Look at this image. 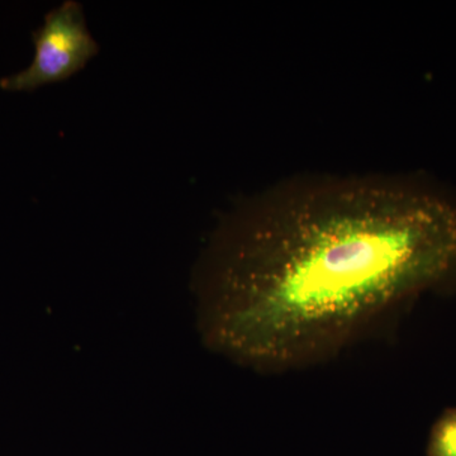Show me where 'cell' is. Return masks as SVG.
<instances>
[{
    "mask_svg": "<svg viewBox=\"0 0 456 456\" xmlns=\"http://www.w3.org/2000/svg\"><path fill=\"white\" fill-rule=\"evenodd\" d=\"M455 272L452 198L386 176L297 179L218 231L200 277L203 331L251 367H298Z\"/></svg>",
    "mask_w": 456,
    "mask_h": 456,
    "instance_id": "1",
    "label": "cell"
},
{
    "mask_svg": "<svg viewBox=\"0 0 456 456\" xmlns=\"http://www.w3.org/2000/svg\"><path fill=\"white\" fill-rule=\"evenodd\" d=\"M428 456H456V408L448 411L432 428Z\"/></svg>",
    "mask_w": 456,
    "mask_h": 456,
    "instance_id": "3",
    "label": "cell"
},
{
    "mask_svg": "<svg viewBox=\"0 0 456 456\" xmlns=\"http://www.w3.org/2000/svg\"><path fill=\"white\" fill-rule=\"evenodd\" d=\"M35 56L20 73L3 77L0 88L8 92H32L64 82L82 70L97 55V41L86 26L83 5L66 0L45 17L44 25L33 32Z\"/></svg>",
    "mask_w": 456,
    "mask_h": 456,
    "instance_id": "2",
    "label": "cell"
}]
</instances>
